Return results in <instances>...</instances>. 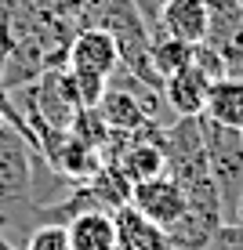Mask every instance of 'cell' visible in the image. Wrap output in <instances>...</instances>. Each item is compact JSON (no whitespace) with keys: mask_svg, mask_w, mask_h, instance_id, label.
Instances as JSON below:
<instances>
[{"mask_svg":"<svg viewBox=\"0 0 243 250\" xmlns=\"http://www.w3.org/2000/svg\"><path fill=\"white\" fill-rule=\"evenodd\" d=\"M199 127H203L207 174H211L221 200V218L243 221V134L221 124H211L207 116H199Z\"/></svg>","mask_w":243,"mask_h":250,"instance_id":"6da1fadb","label":"cell"},{"mask_svg":"<svg viewBox=\"0 0 243 250\" xmlns=\"http://www.w3.org/2000/svg\"><path fill=\"white\" fill-rule=\"evenodd\" d=\"M33 149L29 127L15 120L11 109L0 105V203H22L33 196Z\"/></svg>","mask_w":243,"mask_h":250,"instance_id":"7a4b0ae2","label":"cell"},{"mask_svg":"<svg viewBox=\"0 0 243 250\" xmlns=\"http://www.w3.org/2000/svg\"><path fill=\"white\" fill-rule=\"evenodd\" d=\"M131 207L149 225L167 232V229H175L181 221V214H185V196H181V188L171 174H156L149 182H138L131 188Z\"/></svg>","mask_w":243,"mask_h":250,"instance_id":"3957f363","label":"cell"},{"mask_svg":"<svg viewBox=\"0 0 243 250\" xmlns=\"http://www.w3.org/2000/svg\"><path fill=\"white\" fill-rule=\"evenodd\" d=\"M66 65L76 69V73H91V76L109 80V76L120 69V44H116V37L106 33V29H94V25H84V29L69 40Z\"/></svg>","mask_w":243,"mask_h":250,"instance_id":"277c9868","label":"cell"},{"mask_svg":"<svg viewBox=\"0 0 243 250\" xmlns=\"http://www.w3.org/2000/svg\"><path fill=\"white\" fill-rule=\"evenodd\" d=\"M163 37H175L181 44H207V33H211V0H163L156 29Z\"/></svg>","mask_w":243,"mask_h":250,"instance_id":"5b68a950","label":"cell"},{"mask_svg":"<svg viewBox=\"0 0 243 250\" xmlns=\"http://www.w3.org/2000/svg\"><path fill=\"white\" fill-rule=\"evenodd\" d=\"M211 83L214 80L193 62V65L178 69L175 76H167V80L160 83L163 105H167L175 116H203L207 98H211Z\"/></svg>","mask_w":243,"mask_h":250,"instance_id":"8992f818","label":"cell"},{"mask_svg":"<svg viewBox=\"0 0 243 250\" xmlns=\"http://www.w3.org/2000/svg\"><path fill=\"white\" fill-rule=\"evenodd\" d=\"M98 113H102V120H106V127L112 134H134V131H142V127L153 124V116H149V109L142 105V98L131 94L127 87H120V83H112V80H109V87L98 102Z\"/></svg>","mask_w":243,"mask_h":250,"instance_id":"52a82bcc","label":"cell"},{"mask_svg":"<svg viewBox=\"0 0 243 250\" xmlns=\"http://www.w3.org/2000/svg\"><path fill=\"white\" fill-rule=\"evenodd\" d=\"M73 250H116V221L109 210H80L66 221Z\"/></svg>","mask_w":243,"mask_h":250,"instance_id":"ba28073f","label":"cell"},{"mask_svg":"<svg viewBox=\"0 0 243 250\" xmlns=\"http://www.w3.org/2000/svg\"><path fill=\"white\" fill-rule=\"evenodd\" d=\"M203 116L211 120V124H221V127H229V131L243 134V80H232V76L214 80Z\"/></svg>","mask_w":243,"mask_h":250,"instance_id":"9c48e42d","label":"cell"},{"mask_svg":"<svg viewBox=\"0 0 243 250\" xmlns=\"http://www.w3.org/2000/svg\"><path fill=\"white\" fill-rule=\"evenodd\" d=\"M193 55H196L193 44H181V40L163 37V33H153V40H149V62H153V73L160 76V83L167 76H175L178 69L193 65Z\"/></svg>","mask_w":243,"mask_h":250,"instance_id":"30bf717a","label":"cell"},{"mask_svg":"<svg viewBox=\"0 0 243 250\" xmlns=\"http://www.w3.org/2000/svg\"><path fill=\"white\" fill-rule=\"evenodd\" d=\"M69 138H76L80 145H88V149L94 152H102L106 149V142H109V127H106V120H102L98 109H76L73 113V124H69Z\"/></svg>","mask_w":243,"mask_h":250,"instance_id":"8fae6325","label":"cell"},{"mask_svg":"<svg viewBox=\"0 0 243 250\" xmlns=\"http://www.w3.org/2000/svg\"><path fill=\"white\" fill-rule=\"evenodd\" d=\"M22 250H73L69 247V232L58 221H44V225H33L29 239Z\"/></svg>","mask_w":243,"mask_h":250,"instance_id":"7c38bea8","label":"cell"},{"mask_svg":"<svg viewBox=\"0 0 243 250\" xmlns=\"http://www.w3.org/2000/svg\"><path fill=\"white\" fill-rule=\"evenodd\" d=\"M199 250H243V221H225Z\"/></svg>","mask_w":243,"mask_h":250,"instance_id":"4fadbf2b","label":"cell"},{"mask_svg":"<svg viewBox=\"0 0 243 250\" xmlns=\"http://www.w3.org/2000/svg\"><path fill=\"white\" fill-rule=\"evenodd\" d=\"M131 4L138 7V15L145 19V25H149V29H156V19H160L163 0H131Z\"/></svg>","mask_w":243,"mask_h":250,"instance_id":"5bb4252c","label":"cell"},{"mask_svg":"<svg viewBox=\"0 0 243 250\" xmlns=\"http://www.w3.org/2000/svg\"><path fill=\"white\" fill-rule=\"evenodd\" d=\"M232 4H236V7H240V11H243V0H232Z\"/></svg>","mask_w":243,"mask_h":250,"instance_id":"9a60e30c","label":"cell"},{"mask_svg":"<svg viewBox=\"0 0 243 250\" xmlns=\"http://www.w3.org/2000/svg\"><path fill=\"white\" fill-rule=\"evenodd\" d=\"M0 250H11V247H4V243H0Z\"/></svg>","mask_w":243,"mask_h":250,"instance_id":"2e32d148","label":"cell"}]
</instances>
